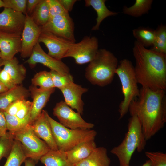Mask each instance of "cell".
I'll return each mask as SVG.
<instances>
[{"mask_svg": "<svg viewBox=\"0 0 166 166\" xmlns=\"http://www.w3.org/2000/svg\"><path fill=\"white\" fill-rule=\"evenodd\" d=\"M41 27L42 32H49L57 36L75 42L74 23L69 13L51 18Z\"/></svg>", "mask_w": 166, "mask_h": 166, "instance_id": "30bf717a", "label": "cell"}, {"mask_svg": "<svg viewBox=\"0 0 166 166\" xmlns=\"http://www.w3.org/2000/svg\"><path fill=\"white\" fill-rule=\"evenodd\" d=\"M3 69L11 76L18 85L21 84L25 77L26 70L22 64H19L17 58L5 61Z\"/></svg>", "mask_w": 166, "mask_h": 166, "instance_id": "cb8c5ba5", "label": "cell"}, {"mask_svg": "<svg viewBox=\"0 0 166 166\" xmlns=\"http://www.w3.org/2000/svg\"><path fill=\"white\" fill-rule=\"evenodd\" d=\"M32 105V102L24 99L15 116L20 120L30 124Z\"/></svg>", "mask_w": 166, "mask_h": 166, "instance_id": "e575fe53", "label": "cell"}, {"mask_svg": "<svg viewBox=\"0 0 166 166\" xmlns=\"http://www.w3.org/2000/svg\"><path fill=\"white\" fill-rule=\"evenodd\" d=\"M97 147L94 140L85 141L65 152L67 159L74 165L86 158Z\"/></svg>", "mask_w": 166, "mask_h": 166, "instance_id": "ffe728a7", "label": "cell"}, {"mask_svg": "<svg viewBox=\"0 0 166 166\" xmlns=\"http://www.w3.org/2000/svg\"><path fill=\"white\" fill-rule=\"evenodd\" d=\"M38 42H42L48 49V54L57 60L61 61L68 50L74 43L50 32H42Z\"/></svg>", "mask_w": 166, "mask_h": 166, "instance_id": "4fadbf2b", "label": "cell"}, {"mask_svg": "<svg viewBox=\"0 0 166 166\" xmlns=\"http://www.w3.org/2000/svg\"><path fill=\"white\" fill-rule=\"evenodd\" d=\"M152 0H136L134 4L129 7L124 6L123 13L132 17H138L148 13L151 8Z\"/></svg>", "mask_w": 166, "mask_h": 166, "instance_id": "484cf974", "label": "cell"}, {"mask_svg": "<svg viewBox=\"0 0 166 166\" xmlns=\"http://www.w3.org/2000/svg\"><path fill=\"white\" fill-rule=\"evenodd\" d=\"M47 112L43 110L30 126L35 134L47 144L51 149L58 150L55 141L51 125L48 118Z\"/></svg>", "mask_w": 166, "mask_h": 166, "instance_id": "9a60e30c", "label": "cell"}, {"mask_svg": "<svg viewBox=\"0 0 166 166\" xmlns=\"http://www.w3.org/2000/svg\"><path fill=\"white\" fill-rule=\"evenodd\" d=\"M10 133L14 140L20 142L27 158L34 160L37 163L50 149L47 144L35 134L30 124L19 130Z\"/></svg>", "mask_w": 166, "mask_h": 166, "instance_id": "52a82bcc", "label": "cell"}, {"mask_svg": "<svg viewBox=\"0 0 166 166\" xmlns=\"http://www.w3.org/2000/svg\"><path fill=\"white\" fill-rule=\"evenodd\" d=\"M128 111L131 116L139 119L146 140L150 139L166 122L165 91L141 87L139 96L130 103Z\"/></svg>", "mask_w": 166, "mask_h": 166, "instance_id": "6da1fadb", "label": "cell"}, {"mask_svg": "<svg viewBox=\"0 0 166 166\" xmlns=\"http://www.w3.org/2000/svg\"><path fill=\"white\" fill-rule=\"evenodd\" d=\"M24 27L21 34L20 56L23 58L29 57L42 32L41 26L34 22L31 16L26 13Z\"/></svg>", "mask_w": 166, "mask_h": 166, "instance_id": "8fae6325", "label": "cell"}, {"mask_svg": "<svg viewBox=\"0 0 166 166\" xmlns=\"http://www.w3.org/2000/svg\"><path fill=\"white\" fill-rule=\"evenodd\" d=\"M105 0H85V6H92L96 11L97 17L96 23L93 27L92 30H99L102 22L107 17L117 15L118 13L109 10L105 5Z\"/></svg>", "mask_w": 166, "mask_h": 166, "instance_id": "7402d4cb", "label": "cell"}, {"mask_svg": "<svg viewBox=\"0 0 166 166\" xmlns=\"http://www.w3.org/2000/svg\"><path fill=\"white\" fill-rule=\"evenodd\" d=\"M25 18L22 13L4 8L0 13V31L21 34Z\"/></svg>", "mask_w": 166, "mask_h": 166, "instance_id": "5bb4252c", "label": "cell"}, {"mask_svg": "<svg viewBox=\"0 0 166 166\" xmlns=\"http://www.w3.org/2000/svg\"><path fill=\"white\" fill-rule=\"evenodd\" d=\"M115 73L121 82L124 96L119 107V119H121L128 111L131 102L139 96L140 89L134 66L130 60L124 59L120 61Z\"/></svg>", "mask_w": 166, "mask_h": 166, "instance_id": "8992f818", "label": "cell"}, {"mask_svg": "<svg viewBox=\"0 0 166 166\" xmlns=\"http://www.w3.org/2000/svg\"><path fill=\"white\" fill-rule=\"evenodd\" d=\"M126 166H129V165ZM141 166H150V163L149 160H147L146 162Z\"/></svg>", "mask_w": 166, "mask_h": 166, "instance_id": "f6af8a7d", "label": "cell"}, {"mask_svg": "<svg viewBox=\"0 0 166 166\" xmlns=\"http://www.w3.org/2000/svg\"><path fill=\"white\" fill-rule=\"evenodd\" d=\"M48 118L59 150L68 151L81 143L94 140L97 135L94 130L70 129L55 121L49 114Z\"/></svg>", "mask_w": 166, "mask_h": 166, "instance_id": "5b68a950", "label": "cell"}, {"mask_svg": "<svg viewBox=\"0 0 166 166\" xmlns=\"http://www.w3.org/2000/svg\"><path fill=\"white\" fill-rule=\"evenodd\" d=\"M32 85L39 86L43 89H49L54 87L50 72L43 71L37 73L31 80Z\"/></svg>", "mask_w": 166, "mask_h": 166, "instance_id": "f546056e", "label": "cell"}, {"mask_svg": "<svg viewBox=\"0 0 166 166\" xmlns=\"http://www.w3.org/2000/svg\"><path fill=\"white\" fill-rule=\"evenodd\" d=\"M24 99L18 100L13 103L4 112L10 115L15 116Z\"/></svg>", "mask_w": 166, "mask_h": 166, "instance_id": "f35d334b", "label": "cell"}, {"mask_svg": "<svg viewBox=\"0 0 166 166\" xmlns=\"http://www.w3.org/2000/svg\"><path fill=\"white\" fill-rule=\"evenodd\" d=\"M7 130L4 112L0 110V137L6 135L7 133Z\"/></svg>", "mask_w": 166, "mask_h": 166, "instance_id": "ab89813d", "label": "cell"}, {"mask_svg": "<svg viewBox=\"0 0 166 166\" xmlns=\"http://www.w3.org/2000/svg\"><path fill=\"white\" fill-rule=\"evenodd\" d=\"M118 63L117 59L112 52L105 49H99L86 68L85 77L93 85L105 86L112 82Z\"/></svg>", "mask_w": 166, "mask_h": 166, "instance_id": "3957f363", "label": "cell"}, {"mask_svg": "<svg viewBox=\"0 0 166 166\" xmlns=\"http://www.w3.org/2000/svg\"><path fill=\"white\" fill-rule=\"evenodd\" d=\"M60 90L64 97L65 103L72 109L83 114L84 103L81 97L88 89L73 82Z\"/></svg>", "mask_w": 166, "mask_h": 166, "instance_id": "2e32d148", "label": "cell"}, {"mask_svg": "<svg viewBox=\"0 0 166 166\" xmlns=\"http://www.w3.org/2000/svg\"><path fill=\"white\" fill-rule=\"evenodd\" d=\"M21 34L0 31V53L1 58L4 60L12 59L15 55L20 52Z\"/></svg>", "mask_w": 166, "mask_h": 166, "instance_id": "e0dca14e", "label": "cell"}, {"mask_svg": "<svg viewBox=\"0 0 166 166\" xmlns=\"http://www.w3.org/2000/svg\"><path fill=\"white\" fill-rule=\"evenodd\" d=\"M46 1L51 18L69 13L64 10L58 0H46Z\"/></svg>", "mask_w": 166, "mask_h": 166, "instance_id": "8d00e7d4", "label": "cell"}, {"mask_svg": "<svg viewBox=\"0 0 166 166\" xmlns=\"http://www.w3.org/2000/svg\"><path fill=\"white\" fill-rule=\"evenodd\" d=\"M53 113L60 123L70 129H90L94 126L93 124L86 122L79 113L74 111L63 101L56 104Z\"/></svg>", "mask_w": 166, "mask_h": 166, "instance_id": "9c48e42d", "label": "cell"}, {"mask_svg": "<svg viewBox=\"0 0 166 166\" xmlns=\"http://www.w3.org/2000/svg\"><path fill=\"white\" fill-rule=\"evenodd\" d=\"M30 16L38 26L45 25L51 18L46 0H41Z\"/></svg>", "mask_w": 166, "mask_h": 166, "instance_id": "4316f807", "label": "cell"}, {"mask_svg": "<svg viewBox=\"0 0 166 166\" xmlns=\"http://www.w3.org/2000/svg\"><path fill=\"white\" fill-rule=\"evenodd\" d=\"M4 7L10 8L25 14L26 13L27 0H3Z\"/></svg>", "mask_w": 166, "mask_h": 166, "instance_id": "d590c367", "label": "cell"}, {"mask_svg": "<svg viewBox=\"0 0 166 166\" xmlns=\"http://www.w3.org/2000/svg\"><path fill=\"white\" fill-rule=\"evenodd\" d=\"M41 0H27L26 3V13L30 16L37 5Z\"/></svg>", "mask_w": 166, "mask_h": 166, "instance_id": "60d3db41", "label": "cell"}, {"mask_svg": "<svg viewBox=\"0 0 166 166\" xmlns=\"http://www.w3.org/2000/svg\"><path fill=\"white\" fill-rule=\"evenodd\" d=\"M27 158L20 142L14 140L11 151L4 166H21Z\"/></svg>", "mask_w": 166, "mask_h": 166, "instance_id": "d4e9b609", "label": "cell"}, {"mask_svg": "<svg viewBox=\"0 0 166 166\" xmlns=\"http://www.w3.org/2000/svg\"><path fill=\"white\" fill-rule=\"evenodd\" d=\"M64 10L67 12L71 11L76 0H58Z\"/></svg>", "mask_w": 166, "mask_h": 166, "instance_id": "b9f144b4", "label": "cell"}, {"mask_svg": "<svg viewBox=\"0 0 166 166\" xmlns=\"http://www.w3.org/2000/svg\"><path fill=\"white\" fill-rule=\"evenodd\" d=\"M155 30V38L150 49L156 52L166 54V25L161 24Z\"/></svg>", "mask_w": 166, "mask_h": 166, "instance_id": "f1b7e54d", "label": "cell"}, {"mask_svg": "<svg viewBox=\"0 0 166 166\" xmlns=\"http://www.w3.org/2000/svg\"><path fill=\"white\" fill-rule=\"evenodd\" d=\"M40 160L45 166H74L68 160L65 152L59 150L50 149Z\"/></svg>", "mask_w": 166, "mask_h": 166, "instance_id": "603a6c76", "label": "cell"}, {"mask_svg": "<svg viewBox=\"0 0 166 166\" xmlns=\"http://www.w3.org/2000/svg\"><path fill=\"white\" fill-rule=\"evenodd\" d=\"M25 166H35L37 163L34 160L28 158L25 160Z\"/></svg>", "mask_w": 166, "mask_h": 166, "instance_id": "7bdbcfd3", "label": "cell"}, {"mask_svg": "<svg viewBox=\"0 0 166 166\" xmlns=\"http://www.w3.org/2000/svg\"><path fill=\"white\" fill-rule=\"evenodd\" d=\"M0 81L8 89H12L17 85L10 75L4 69L0 70Z\"/></svg>", "mask_w": 166, "mask_h": 166, "instance_id": "74e56055", "label": "cell"}, {"mask_svg": "<svg viewBox=\"0 0 166 166\" xmlns=\"http://www.w3.org/2000/svg\"><path fill=\"white\" fill-rule=\"evenodd\" d=\"M4 3L3 0H0V8L4 7Z\"/></svg>", "mask_w": 166, "mask_h": 166, "instance_id": "7dc6e473", "label": "cell"}, {"mask_svg": "<svg viewBox=\"0 0 166 166\" xmlns=\"http://www.w3.org/2000/svg\"><path fill=\"white\" fill-rule=\"evenodd\" d=\"M4 61L5 60L0 58V70H1V67L4 65Z\"/></svg>", "mask_w": 166, "mask_h": 166, "instance_id": "bcb514c9", "label": "cell"}, {"mask_svg": "<svg viewBox=\"0 0 166 166\" xmlns=\"http://www.w3.org/2000/svg\"><path fill=\"white\" fill-rule=\"evenodd\" d=\"M138 84L152 90L166 89V54L148 49L137 41L133 48Z\"/></svg>", "mask_w": 166, "mask_h": 166, "instance_id": "7a4b0ae2", "label": "cell"}, {"mask_svg": "<svg viewBox=\"0 0 166 166\" xmlns=\"http://www.w3.org/2000/svg\"><path fill=\"white\" fill-rule=\"evenodd\" d=\"M0 58H1V55H0Z\"/></svg>", "mask_w": 166, "mask_h": 166, "instance_id": "c3c4849f", "label": "cell"}, {"mask_svg": "<svg viewBox=\"0 0 166 166\" xmlns=\"http://www.w3.org/2000/svg\"><path fill=\"white\" fill-rule=\"evenodd\" d=\"M55 88L43 89L33 85H31L29 91L33 99L30 115V124L33 122L42 113L43 108L49 101Z\"/></svg>", "mask_w": 166, "mask_h": 166, "instance_id": "ac0fdd59", "label": "cell"}, {"mask_svg": "<svg viewBox=\"0 0 166 166\" xmlns=\"http://www.w3.org/2000/svg\"><path fill=\"white\" fill-rule=\"evenodd\" d=\"M137 41L145 47L152 46L155 36V30L148 27H140L132 30Z\"/></svg>", "mask_w": 166, "mask_h": 166, "instance_id": "83f0119b", "label": "cell"}, {"mask_svg": "<svg viewBox=\"0 0 166 166\" xmlns=\"http://www.w3.org/2000/svg\"><path fill=\"white\" fill-rule=\"evenodd\" d=\"M148 159L150 166H166V154L160 152H145Z\"/></svg>", "mask_w": 166, "mask_h": 166, "instance_id": "836d02e7", "label": "cell"}, {"mask_svg": "<svg viewBox=\"0 0 166 166\" xmlns=\"http://www.w3.org/2000/svg\"><path fill=\"white\" fill-rule=\"evenodd\" d=\"M31 67H33L37 63L43 64L50 69L63 75L70 73L68 66L61 61L51 57L46 53L38 42L34 47L29 58L25 62Z\"/></svg>", "mask_w": 166, "mask_h": 166, "instance_id": "7c38bea8", "label": "cell"}, {"mask_svg": "<svg viewBox=\"0 0 166 166\" xmlns=\"http://www.w3.org/2000/svg\"><path fill=\"white\" fill-rule=\"evenodd\" d=\"M5 115L8 130L12 133L19 130L29 124L23 121L15 116L10 115L4 112Z\"/></svg>", "mask_w": 166, "mask_h": 166, "instance_id": "d6a6232c", "label": "cell"}, {"mask_svg": "<svg viewBox=\"0 0 166 166\" xmlns=\"http://www.w3.org/2000/svg\"><path fill=\"white\" fill-rule=\"evenodd\" d=\"M30 94L29 90L19 85L0 93V110L5 111L12 103L18 100L26 99Z\"/></svg>", "mask_w": 166, "mask_h": 166, "instance_id": "d6986e66", "label": "cell"}, {"mask_svg": "<svg viewBox=\"0 0 166 166\" xmlns=\"http://www.w3.org/2000/svg\"><path fill=\"white\" fill-rule=\"evenodd\" d=\"M146 141L140 121L136 116L132 115L129 120L128 131L124 139L120 144L113 148L110 152L117 158L120 166L129 165L135 151L137 150L140 152L143 150Z\"/></svg>", "mask_w": 166, "mask_h": 166, "instance_id": "277c9868", "label": "cell"}, {"mask_svg": "<svg viewBox=\"0 0 166 166\" xmlns=\"http://www.w3.org/2000/svg\"><path fill=\"white\" fill-rule=\"evenodd\" d=\"M8 90V89L0 81V93Z\"/></svg>", "mask_w": 166, "mask_h": 166, "instance_id": "ee69618b", "label": "cell"}, {"mask_svg": "<svg viewBox=\"0 0 166 166\" xmlns=\"http://www.w3.org/2000/svg\"><path fill=\"white\" fill-rule=\"evenodd\" d=\"M98 47V41L96 37L85 36L80 42L72 44L64 58L73 57L78 65L89 63L95 57Z\"/></svg>", "mask_w": 166, "mask_h": 166, "instance_id": "ba28073f", "label": "cell"}, {"mask_svg": "<svg viewBox=\"0 0 166 166\" xmlns=\"http://www.w3.org/2000/svg\"><path fill=\"white\" fill-rule=\"evenodd\" d=\"M54 87L59 89L70 83L74 82L73 77L70 73L63 75L56 71L50 70Z\"/></svg>", "mask_w": 166, "mask_h": 166, "instance_id": "4dcf8cb0", "label": "cell"}, {"mask_svg": "<svg viewBox=\"0 0 166 166\" xmlns=\"http://www.w3.org/2000/svg\"><path fill=\"white\" fill-rule=\"evenodd\" d=\"M14 140L8 132L0 137V160L3 157L7 158L11 151Z\"/></svg>", "mask_w": 166, "mask_h": 166, "instance_id": "1f68e13d", "label": "cell"}, {"mask_svg": "<svg viewBox=\"0 0 166 166\" xmlns=\"http://www.w3.org/2000/svg\"><path fill=\"white\" fill-rule=\"evenodd\" d=\"M110 163L107 149L103 147H97L88 157L74 166H110Z\"/></svg>", "mask_w": 166, "mask_h": 166, "instance_id": "44dd1931", "label": "cell"}]
</instances>
